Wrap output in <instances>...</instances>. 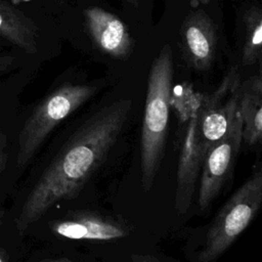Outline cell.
<instances>
[{
	"label": "cell",
	"mask_w": 262,
	"mask_h": 262,
	"mask_svg": "<svg viewBox=\"0 0 262 262\" xmlns=\"http://www.w3.org/2000/svg\"><path fill=\"white\" fill-rule=\"evenodd\" d=\"M262 203V173L256 171L227 200L209 227L201 262H214L235 242L250 225Z\"/></svg>",
	"instance_id": "cell-4"
},
{
	"label": "cell",
	"mask_w": 262,
	"mask_h": 262,
	"mask_svg": "<svg viewBox=\"0 0 262 262\" xmlns=\"http://www.w3.org/2000/svg\"><path fill=\"white\" fill-rule=\"evenodd\" d=\"M238 112L243 122V141L255 145L262 136V82L260 76L241 86Z\"/></svg>",
	"instance_id": "cell-12"
},
{
	"label": "cell",
	"mask_w": 262,
	"mask_h": 262,
	"mask_svg": "<svg viewBox=\"0 0 262 262\" xmlns=\"http://www.w3.org/2000/svg\"><path fill=\"white\" fill-rule=\"evenodd\" d=\"M245 39L243 45L242 63L253 66L261 57L262 44V10L258 6H252L244 16Z\"/></svg>",
	"instance_id": "cell-13"
},
{
	"label": "cell",
	"mask_w": 262,
	"mask_h": 262,
	"mask_svg": "<svg viewBox=\"0 0 262 262\" xmlns=\"http://www.w3.org/2000/svg\"><path fill=\"white\" fill-rule=\"evenodd\" d=\"M97 91L95 85L64 84L48 94L28 117L18 134L17 168L27 166L52 130Z\"/></svg>",
	"instance_id": "cell-3"
},
{
	"label": "cell",
	"mask_w": 262,
	"mask_h": 262,
	"mask_svg": "<svg viewBox=\"0 0 262 262\" xmlns=\"http://www.w3.org/2000/svg\"><path fill=\"white\" fill-rule=\"evenodd\" d=\"M38 34L39 28L33 19L9 2L0 0V37L33 54L38 50Z\"/></svg>",
	"instance_id": "cell-11"
},
{
	"label": "cell",
	"mask_w": 262,
	"mask_h": 262,
	"mask_svg": "<svg viewBox=\"0 0 262 262\" xmlns=\"http://www.w3.org/2000/svg\"><path fill=\"white\" fill-rule=\"evenodd\" d=\"M38 262H72V261L67 260V259H45V260H41Z\"/></svg>",
	"instance_id": "cell-17"
},
{
	"label": "cell",
	"mask_w": 262,
	"mask_h": 262,
	"mask_svg": "<svg viewBox=\"0 0 262 262\" xmlns=\"http://www.w3.org/2000/svg\"><path fill=\"white\" fill-rule=\"evenodd\" d=\"M173 60L167 44L154 59L147 81V91L140 135V171L144 191H148L158 174L164 156L172 97Z\"/></svg>",
	"instance_id": "cell-2"
},
{
	"label": "cell",
	"mask_w": 262,
	"mask_h": 262,
	"mask_svg": "<svg viewBox=\"0 0 262 262\" xmlns=\"http://www.w3.org/2000/svg\"><path fill=\"white\" fill-rule=\"evenodd\" d=\"M243 122L239 112L228 132L207 149L202 168L199 189V207L205 212L219 195L237 159L243 142Z\"/></svg>",
	"instance_id": "cell-5"
},
{
	"label": "cell",
	"mask_w": 262,
	"mask_h": 262,
	"mask_svg": "<svg viewBox=\"0 0 262 262\" xmlns=\"http://www.w3.org/2000/svg\"><path fill=\"white\" fill-rule=\"evenodd\" d=\"M132 104V99L121 98L104 105L64 142L21 206L15 219V228L19 233L42 218L55 204L79 195L117 142Z\"/></svg>",
	"instance_id": "cell-1"
},
{
	"label": "cell",
	"mask_w": 262,
	"mask_h": 262,
	"mask_svg": "<svg viewBox=\"0 0 262 262\" xmlns=\"http://www.w3.org/2000/svg\"><path fill=\"white\" fill-rule=\"evenodd\" d=\"M0 262H6V260H5L4 256H3V254L1 253V251H0Z\"/></svg>",
	"instance_id": "cell-19"
},
{
	"label": "cell",
	"mask_w": 262,
	"mask_h": 262,
	"mask_svg": "<svg viewBox=\"0 0 262 262\" xmlns=\"http://www.w3.org/2000/svg\"><path fill=\"white\" fill-rule=\"evenodd\" d=\"M8 158V151H7V137L2 128L0 127V179L2 176L3 171L5 170L6 163ZM2 216L3 213L0 210V225L2 223Z\"/></svg>",
	"instance_id": "cell-14"
},
{
	"label": "cell",
	"mask_w": 262,
	"mask_h": 262,
	"mask_svg": "<svg viewBox=\"0 0 262 262\" xmlns=\"http://www.w3.org/2000/svg\"><path fill=\"white\" fill-rule=\"evenodd\" d=\"M198 111L189 116L181 143L175 196V207L180 214L185 213L190 206L195 182L200 176L203 160L208 149L199 135Z\"/></svg>",
	"instance_id": "cell-7"
},
{
	"label": "cell",
	"mask_w": 262,
	"mask_h": 262,
	"mask_svg": "<svg viewBox=\"0 0 262 262\" xmlns=\"http://www.w3.org/2000/svg\"><path fill=\"white\" fill-rule=\"evenodd\" d=\"M131 262H158L156 259L149 256H132Z\"/></svg>",
	"instance_id": "cell-16"
},
{
	"label": "cell",
	"mask_w": 262,
	"mask_h": 262,
	"mask_svg": "<svg viewBox=\"0 0 262 262\" xmlns=\"http://www.w3.org/2000/svg\"><path fill=\"white\" fill-rule=\"evenodd\" d=\"M51 231L60 237L82 241L110 242L126 237L129 227L118 220L94 212H75L53 221Z\"/></svg>",
	"instance_id": "cell-8"
},
{
	"label": "cell",
	"mask_w": 262,
	"mask_h": 262,
	"mask_svg": "<svg viewBox=\"0 0 262 262\" xmlns=\"http://www.w3.org/2000/svg\"><path fill=\"white\" fill-rule=\"evenodd\" d=\"M239 95L238 73L232 69L218 89L201 104L198 111V131L208 148L231 127L238 112Z\"/></svg>",
	"instance_id": "cell-6"
},
{
	"label": "cell",
	"mask_w": 262,
	"mask_h": 262,
	"mask_svg": "<svg viewBox=\"0 0 262 262\" xmlns=\"http://www.w3.org/2000/svg\"><path fill=\"white\" fill-rule=\"evenodd\" d=\"M126 2H128L129 4L133 5V6H137L139 3V0H125Z\"/></svg>",
	"instance_id": "cell-18"
},
{
	"label": "cell",
	"mask_w": 262,
	"mask_h": 262,
	"mask_svg": "<svg viewBox=\"0 0 262 262\" xmlns=\"http://www.w3.org/2000/svg\"><path fill=\"white\" fill-rule=\"evenodd\" d=\"M14 63V57L7 54H0V76L7 73Z\"/></svg>",
	"instance_id": "cell-15"
},
{
	"label": "cell",
	"mask_w": 262,
	"mask_h": 262,
	"mask_svg": "<svg viewBox=\"0 0 262 262\" xmlns=\"http://www.w3.org/2000/svg\"><path fill=\"white\" fill-rule=\"evenodd\" d=\"M180 44L187 62L198 71H206L213 63L217 49L216 28L203 10L189 13L181 27Z\"/></svg>",
	"instance_id": "cell-9"
},
{
	"label": "cell",
	"mask_w": 262,
	"mask_h": 262,
	"mask_svg": "<svg viewBox=\"0 0 262 262\" xmlns=\"http://www.w3.org/2000/svg\"><path fill=\"white\" fill-rule=\"evenodd\" d=\"M83 13L89 35L101 51L118 59L131 53L133 39L120 17L101 7H88Z\"/></svg>",
	"instance_id": "cell-10"
}]
</instances>
